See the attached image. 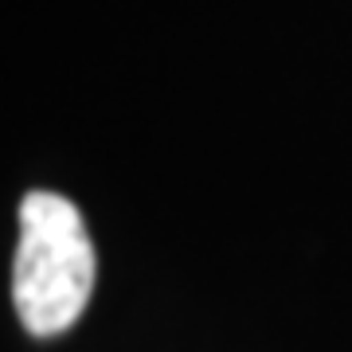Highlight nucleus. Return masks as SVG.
<instances>
[{"label": "nucleus", "mask_w": 352, "mask_h": 352, "mask_svg": "<svg viewBox=\"0 0 352 352\" xmlns=\"http://www.w3.org/2000/svg\"><path fill=\"white\" fill-rule=\"evenodd\" d=\"M94 289V243L82 212L59 192H28L12 263V305L32 337L75 325Z\"/></svg>", "instance_id": "f257e3e1"}]
</instances>
